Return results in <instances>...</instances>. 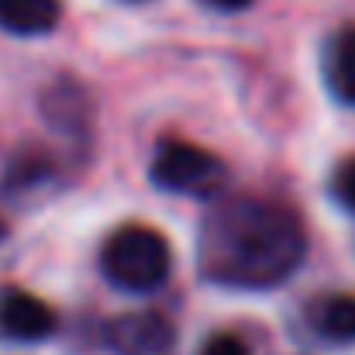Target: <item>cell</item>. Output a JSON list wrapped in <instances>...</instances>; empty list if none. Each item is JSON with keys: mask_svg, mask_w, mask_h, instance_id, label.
Here are the masks:
<instances>
[{"mask_svg": "<svg viewBox=\"0 0 355 355\" xmlns=\"http://www.w3.org/2000/svg\"><path fill=\"white\" fill-rule=\"evenodd\" d=\"M331 197L338 207H345L349 214H355V155L342 159L331 173Z\"/></svg>", "mask_w": 355, "mask_h": 355, "instance_id": "9", "label": "cell"}, {"mask_svg": "<svg viewBox=\"0 0 355 355\" xmlns=\"http://www.w3.org/2000/svg\"><path fill=\"white\" fill-rule=\"evenodd\" d=\"M197 355H252L248 352V345L238 338V335H228V331H218V335H211Z\"/></svg>", "mask_w": 355, "mask_h": 355, "instance_id": "10", "label": "cell"}, {"mask_svg": "<svg viewBox=\"0 0 355 355\" xmlns=\"http://www.w3.org/2000/svg\"><path fill=\"white\" fill-rule=\"evenodd\" d=\"M101 272L124 293H152L173 272V248L152 225H121L101 248Z\"/></svg>", "mask_w": 355, "mask_h": 355, "instance_id": "2", "label": "cell"}, {"mask_svg": "<svg viewBox=\"0 0 355 355\" xmlns=\"http://www.w3.org/2000/svg\"><path fill=\"white\" fill-rule=\"evenodd\" d=\"M52 331H55V314L42 297L17 286L0 290V342L35 345L45 342Z\"/></svg>", "mask_w": 355, "mask_h": 355, "instance_id": "4", "label": "cell"}, {"mask_svg": "<svg viewBox=\"0 0 355 355\" xmlns=\"http://www.w3.org/2000/svg\"><path fill=\"white\" fill-rule=\"evenodd\" d=\"M207 7H214V10H225V14H235V10H245L252 0H204Z\"/></svg>", "mask_w": 355, "mask_h": 355, "instance_id": "11", "label": "cell"}, {"mask_svg": "<svg viewBox=\"0 0 355 355\" xmlns=\"http://www.w3.org/2000/svg\"><path fill=\"white\" fill-rule=\"evenodd\" d=\"M62 17V0H0V31L17 38L49 35Z\"/></svg>", "mask_w": 355, "mask_h": 355, "instance_id": "8", "label": "cell"}, {"mask_svg": "<svg viewBox=\"0 0 355 355\" xmlns=\"http://www.w3.org/2000/svg\"><path fill=\"white\" fill-rule=\"evenodd\" d=\"M307 255L300 214L269 197L218 200L197 235V269L228 290H272L286 283Z\"/></svg>", "mask_w": 355, "mask_h": 355, "instance_id": "1", "label": "cell"}, {"mask_svg": "<svg viewBox=\"0 0 355 355\" xmlns=\"http://www.w3.org/2000/svg\"><path fill=\"white\" fill-rule=\"evenodd\" d=\"M311 331L328 345L355 342V293H321L304 311Z\"/></svg>", "mask_w": 355, "mask_h": 355, "instance_id": "7", "label": "cell"}, {"mask_svg": "<svg viewBox=\"0 0 355 355\" xmlns=\"http://www.w3.org/2000/svg\"><path fill=\"white\" fill-rule=\"evenodd\" d=\"M148 173L159 190L180 197H200V200H214L228 183V166L214 152L190 141H162L155 148Z\"/></svg>", "mask_w": 355, "mask_h": 355, "instance_id": "3", "label": "cell"}, {"mask_svg": "<svg viewBox=\"0 0 355 355\" xmlns=\"http://www.w3.org/2000/svg\"><path fill=\"white\" fill-rule=\"evenodd\" d=\"M107 342L114 355H173L176 331L159 311H131L111 321Z\"/></svg>", "mask_w": 355, "mask_h": 355, "instance_id": "5", "label": "cell"}, {"mask_svg": "<svg viewBox=\"0 0 355 355\" xmlns=\"http://www.w3.org/2000/svg\"><path fill=\"white\" fill-rule=\"evenodd\" d=\"M321 76L338 104L355 107V24H345L328 35L321 52Z\"/></svg>", "mask_w": 355, "mask_h": 355, "instance_id": "6", "label": "cell"}]
</instances>
